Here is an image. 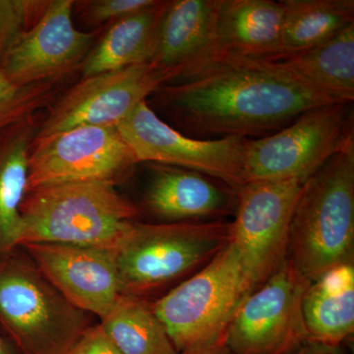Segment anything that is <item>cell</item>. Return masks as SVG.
<instances>
[{"mask_svg":"<svg viewBox=\"0 0 354 354\" xmlns=\"http://www.w3.org/2000/svg\"><path fill=\"white\" fill-rule=\"evenodd\" d=\"M1 254H2V253H1V251H0V255H1Z\"/></svg>","mask_w":354,"mask_h":354,"instance_id":"cell-31","label":"cell"},{"mask_svg":"<svg viewBox=\"0 0 354 354\" xmlns=\"http://www.w3.org/2000/svg\"><path fill=\"white\" fill-rule=\"evenodd\" d=\"M139 164L116 127H78L35 138L28 192L41 186L118 183Z\"/></svg>","mask_w":354,"mask_h":354,"instance_id":"cell-11","label":"cell"},{"mask_svg":"<svg viewBox=\"0 0 354 354\" xmlns=\"http://www.w3.org/2000/svg\"><path fill=\"white\" fill-rule=\"evenodd\" d=\"M39 127L31 120L0 135V251L19 242L21 209L28 193L29 158Z\"/></svg>","mask_w":354,"mask_h":354,"instance_id":"cell-21","label":"cell"},{"mask_svg":"<svg viewBox=\"0 0 354 354\" xmlns=\"http://www.w3.org/2000/svg\"><path fill=\"white\" fill-rule=\"evenodd\" d=\"M90 319L21 247L0 255V330L21 354H69Z\"/></svg>","mask_w":354,"mask_h":354,"instance_id":"cell-4","label":"cell"},{"mask_svg":"<svg viewBox=\"0 0 354 354\" xmlns=\"http://www.w3.org/2000/svg\"><path fill=\"white\" fill-rule=\"evenodd\" d=\"M283 19L281 0H223L215 55L230 53L261 59L278 57Z\"/></svg>","mask_w":354,"mask_h":354,"instance_id":"cell-17","label":"cell"},{"mask_svg":"<svg viewBox=\"0 0 354 354\" xmlns=\"http://www.w3.org/2000/svg\"><path fill=\"white\" fill-rule=\"evenodd\" d=\"M291 354H339L337 348L307 341Z\"/></svg>","mask_w":354,"mask_h":354,"instance_id":"cell-29","label":"cell"},{"mask_svg":"<svg viewBox=\"0 0 354 354\" xmlns=\"http://www.w3.org/2000/svg\"><path fill=\"white\" fill-rule=\"evenodd\" d=\"M309 285L286 259L239 305L223 335L230 353L291 354L308 341L302 298Z\"/></svg>","mask_w":354,"mask_h":354,"instance_id":"cell-8","label":"cell"},{"mask_svg":"<svg viewBox=\"0 0 354 354\" xmlns=\"http://www.w3.org/2000/svg\"><path fill=\"white\" fill-rule=\"evenodd\" d=\"M53 95L50 83L20 86L12 82L0 68V135L31 120Z\"/></svg>","mask_w":354,"mask_h":354,"instance_id":"cell-24","label":"cell"},{"mask_svg":"<svg viewBox=\"0 0 354 354\" xmlns=\"http://www.w3.org/2000/svg\"><path fill=\"white\" fill-rule=\"evenodd\" d=\"M48 2L0 0V64L21 36L41 17Z\"/></svg>","mask_w":354,"mask_h":354,"instance_id":"cell-25","label":"cell"},{"mask_svg":"<svg viewBox=\"0 0 354 354\" xmlns=\"http://www.w3.org/2000/svg\"><path fill=\"white\" fill-rule=\"evenodd\" d=\"M305 181H252L237 190L230 241L252 291L288 259L290 223Z\"/></svg>","mask_w":354,"mask_h":354,"instance_id":"cell-9","label":"cell"},{"mask_svg":"<svg viewBox=\"0 0 354 354\" xmlns=\"http://www.w3.org/2000/svg\"><path fill=\"white\" fill-rule=\"evenodd\" d=\"M169 1L113 23L84 60L82 78L146 64L152 59L158 32Z\"/></svg>","mask_w":354,"mask_h":354,"instance_id":"cell-19","label":"cell"},{"mask_svg":"<svg viewBox=\"0 0 354 354\" xmlns=\"http://www.w3.org/2000/svg\"><path fill=\"white\" fill-rule=\"evenodd\" d=\"M152 95L183 134L203 140L262 138L310 109L339 104L274 60L230 53Z\"/></svg>","mask_w":354,"mask_h":354,"instance_id":"cell-1","label":"cell"},{"mask_svg":"<svg viewBox=\"0 0 354 354\" xmlns=\"http://www.w3.org/2000/svg\"><path fill=\"white\" fill-rule=\"evenodd\" d=\"M158 0H92L81 2L83 15L91 24L99 25L127 18L153 6Z\"/></svg>","mask_w":354,"mask_h":354,"instance_id":"cell-26","label":"cell"},{"mask_svg":"<svg viewBox=\"0 0 354 354\" xmlns=\"http://www.w3.org/2000/svg\"><path fill=\"white\" fill-rule=\"evenodd\" d=\"M106 181L41 186L21 209L18 247L28 243L116 249L139 216L136 205Z\"/></svg>","mask_w":354,"mask_h":354,"instance_id":"cell-2","label":"cell"},{"mask_svg":"<svg viewBox=\"0 0 354 354\" xmlns=\"http://www.w3.org/2000/svg\"><path fill=\"white\" fill-rule=\"evenodd\" d=\"M307 339L337 348L354 330L353 263L333 268L310 283L302 298Z\"/></svg>","mask_w":354,"mask_h":354,"instance_id":"cell-18","label":"cell"},{"mask_svg":"<svg viewBox=\"0 0 354 354\" xmlns=\"http://www.w3.org/2000/svg\"><path fill=\"white\" fill-rule=\"evenodd\" d=\"M139 162L171 165L212 177L239 190L244 176L245 138L203 140L165 122L147 101L116 125Z\"/></svg>","mask_w":354,"mask_h":354,"instance_id":"cell-10","label":"cell"},{"mask_svg":"<svg viewBox=\"0 0 354 354\" xmlns=\"http://www.w3.org/2000/svg\"><path fill=\"white\" fill-rule=\"evenodd\" d=\"M69 354L121 353L99 323L84 330Z\"/></svg>","mask_w":354,"mask_h":354,"instance_id":"cell-27","label":"cell"},{"mask_svg":"<svg viewBox=\"0 0 354 354\" xmlns=\"http://www.w3.org/2000/svg\"><path fill=\"white\" fill-rule=\"evenodd\" d=\"M100 324L121 354H179L145 298L121 295Z\"/></svg>","mask_w":354,"mask_h":354,"instance_id":"cell-23","label":"cell"},{"mask_svg":"<svg viewBox=\"0 0 354 354\" xmlns=\"http://www.w3.org/2000/svg\"><path fill=\"white\" fill-rule=\"evenodd\" d=\"M230 241L223 221H135L115 249L121 295L144 298L201 270Z\"/></svg>","mask_w":354,"mask_h":354,"instance_id":"cell-5","label":"cell"},{"mask_svg":"<svg viewBox=\"0 0 354 354\" xmlns=\"http://www.w3.org/2000/svg\"><path fill=\"white\" fill-rule=\"evenodd\" d=\"M165 84L151 62L82 78L53 104L36 138L78 127H116Z\"/></svg>","mask_w":354,"mask_h":354,"instance_id":"cell-12","label":"cell"},{"mask_svg":"<svg viewBox=\"0 0 354 354\" xmlns=\"http://www.w3.org/2000/svg\"><path fill=\"white\" fill-rule=\"evenodd\" d=\"M251 292L241 254L230 241L208 264L151 304L180 353L223 339Z\"/></svg>","mask_w":354,"mask_h":354,"instance_id":"cell-6","label":"cell"},{"mask_svg":"<svg viewBox=\"0 0 354 354\" xmlns=\"http://www.w3.org/2000/svg\"><path fill=\"white\" fill-rule=\"evenodd\" d=\"M73 0H50L41 17L6 53L0 68L20 86L51 83L80 68L95 32L76 29Z\"/></svg>","mask_w":354,"mask_h":354,"instance_id":"cell-13","label":"cell"},{"mask_svg":"<svg viewBox=\"0 0 354 354\" xmlns=\"http://www.w3.org/2000/svg\"><path fill=\"white\" fill-rule=\"evenodd\" d=\"M0 354H21L15 344L0 330Z\"/></svg>","mask_w":354,"mask_h":354,"instance_id":"cell-30","label":"cell"},{"mask_svg":"<svg viewBox=\"0 0 354 354\" xmlns=\"http://www.w3.org/2000/svg\"><path fill=\"white\" fill-rule=\"evenodd\" d=\"M354 142L304 183L290 223L288 259L310 283L353 263Z\"/></svg>","mask_w":354,"mask_h":354,"instance_id":"cell-3","label":"cell"},{"mask_svg":"<svg viewBox=\"0 0 354 354\" xmlns=\"http://www.w3.org/2000/svg\"><path fill=\"white\" fill-rule=\"evenodd\" d=\"M142 206L165 223L220 221L234 213L237 191L200 172L149 164Z\"/></svg>","mask_w":354,"mask_h":354,"instance_id":"cell-15","label":"cell"},{"mask_svg":"<svg viewBox=\"0 0 354 354\" xmlns=\"http://www.w3.org/2000/svg\"><path fill=\"white\" fill-rule=\"evenodd\" d=\"M270 60L333 101L353 104L354 24L308 50Z\"/></svg>","mask_w":354,"mask_h":354,"instance_id":"cell-20","label":"cell"},{"mask_svg":"<svg viewBox=\"0 0 354 354\" xmlns=\"http://www.w3.org/2000/svg\"><path fill=\"white\" fill-rule=\"evenodd\" d=\"M353 142V104H330L310 109L278 132L246 139V183L306 181Z\"/></svg>","mask_w":354,"mask_h":354,"instance_id":"cell-7","label":"cell"},{"mask_svg":"<svg viewBox=\"0 0 354 354\" xmlns=\"http://www.w3.org/2000/svg\"><path fill=\"white\" fill-rule=\"evenodd\" d=\"M77 308L104 320L120 298L115 249L28 243L19 246Z\"/></svg>","mask_w":354,"mask_h":354,"instance_id":"cell-14","label":"cell"},{"mask_svg":"<svg viewBox=\"0 0 354 354\" xmlns=\"http://www.w3.org/2000/svg\"><path fill=\"white\" fill-rule=\"evenodd\" d=\"M223 0L169 1L151 64L176 82L215 55L216 26Z\"/></svg>","mask_w":354,"mask_h":354,"instance_id":"cell-16","label":"cell"},{"mask_svg":"<svg viewBox=\"0 0 354 354\" xmlns=\"http://www.w3.org/2000/svg\"><path fill=\"white\" fill-rule=\"evenodd\" d=\"M281 2L283 6V31L281 51L277 57L318 46L354 24L353 0Z\"/></svg>","mask_w":354,"mask_h":354,"instance_id":"cell-22","label":"cell"},{"mask_svg":"<svg viewBox=\"0 0 354 354\" xmlns=\"http://www.w3.org/2000/svg\"><path fill=\"white\" fill-rule=\"evenodd\" d=\"M179 354H232L228 349L227 344L223 339L220 341L213 342V344H207V346H200V348H195L187 349Z\"/></svg>","mask_w":354,"mask_h":354,"instance_id":"cell-28","label":"cell"}]
</instances>
